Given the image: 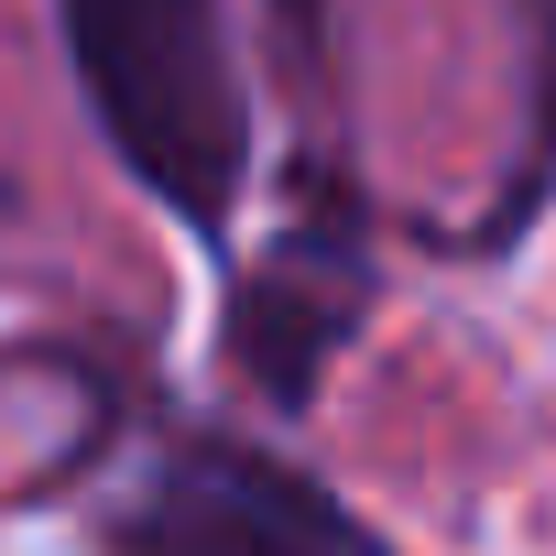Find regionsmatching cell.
Returning <instances> with one entry per match:
<instances>
[{
    "label": "cell",
    "instance_id": "4",
    "mask_svg": "<svg viewBox=\"0 0 556 556\" xmlns=\"http://www.w3.org/2000/svg\"><path fill=\"white\" fill-rule=\"evenodd\" d=\"M273 23H285V45H295V55H306V45H317V34H328V0H273Z\"/></svg>",
    "mask_w": 556,
    "mask_h": 556
},
{
    "label": "cell",
    "instance_id": "1",
    "mask_svg": "<svg viewBox=\"0 0 556 556\" xmlns=\"http://www.w3.org/2000/svg\"><path fill=\"white\" fill-rule=\"evenodd\" d=\"M66 12V55L77 88L110 131V153L131 164V186L218 240L251 175V110L229 77V34H218V0H55Z\"/></svg>",
    "mask_w": 556,
    "mask_h": 556
},
{
    "label": "cell",
    "instance_id": "3",
    "mask_svg": "<svg viewBox=\"0 0 556 556\" xmlns=\"http://www.w3.org/2000/svg\"><path fill=\"white\" fill-rule=\"evenodd\" d=\"M361 295H371V262L350 229H295L273 262L240 273V295H229V350L240 371L273 393V404H306L328 382V350L361 328Z\"/></svg>",
    "mask_w": 556,
    "mask_h": 556
},
{
    "label": "cell",
    "instance_id": "2",
    "mask_svg": "<svg viewBox=\"0 0 556 556\" xmlns=\"http://www.w3.org/2000/svg\"><path fill=\"white\" fill-rule=\"evenodd\" d=\"M121 556H371L306 480L262 458H186L131 523Z\"/></svg>",
    "mask_w": 556,
    "mask_h": 556
}]
</instances>
